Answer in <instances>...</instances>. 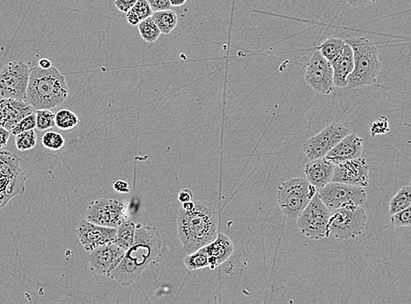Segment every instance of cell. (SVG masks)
<instances>
[{"mask_svg": "<svg viewBox=\"0 0 411 304\" xmlns=\"http://www.w3.org/2000/svg\"><path fill=\"white\" fill-rule=\"evenodd\" d=\"M76 232L84 249L91 251L103 244L114 243L117 228L98 226L82 219L77 225Z\"/></svg>", "mask_w": 411, "mask_h": 304, "instance_id": "cell-15", "label": "cell"}, {"mask_svg": "<svg viewBox=\"0 0 411 304\" xmlns=\"http://www.w3.org/2000/svg\"><path fill=\"white\" fill-rule=\"evenodd\" d=\"M184 265L189 271L199 270L206 268H209L208 256L202 248L188 254L184 258Z\"/></svg>", "mask_w": 411, "mask_h": 304, "instance_id": "cell-28", "label": "cell"}, {"mask_svg": "<svg viewBox=\"0 0 411 304\" xmlns=\"http://www.w3.org/2000/svg\"><path fill=\"white\" fill-rule=\"evenodd\" d=\"M389 131H391V127H389V120L386 117H381L375 121L370 127V134L373 138L375 136L387 134Z\"/></svg>", "mask_w": 411, "mask_h": 304, "instance_id": "cell-35", "label": "cell"}, {"mask_svg": "<svg viewBox=\"0 0 411 304\" xmlns=\"http://www.w3.org/2000/svg\"><path fill=\"white\" fill-rule=\"evenodd\" d=\"M304 79L312 90L323 95H330L336 88L331 62L326 60L318 50L311 55Z\"/></svg>", "mask_w": 411, "mask_h": 304, "instance_id": "cell-13", "label": "cell"}, {"mask_svg": "<svg viewBox=\"0 0 411 304\" xmlns=\"http://www.w3.org/2000/svg\"><path fill=\"white\" fill-rule=\"evenodd\" d=\"M80 123L79 116L72 111L62 109L55 113V127L61 130L69 131L77 127Z\"/></svg>", "mask_w": 411, "mask_h": 304, "instance_id": "cell-26", "label": "cell"}, {"mask_svg": "<svg viewBox=\"0 0 411 304\" xmlns=\"http://www.w3.org/2000/svg\"><path fill=\"white\" fill-rule=\"evenodd\" d=\"M336 164L325 157L311 160L305 166L304 174L306 180L316 188L318 191L331 183Z\"/></svg>", "mask_w": 411, "mask_h": 304, "instance_id": "cell-20", "label": "cell"}, {"mask_svg": "<svg viewBox=\"0 0 411 304\" xmlns=\"http://www.w3.org/2000/svg\"><path fill=\"white\" fill-rule=\"evenodd\" d=\"M69 89L65 76L55 67L30 69L26 100L35 110L54 109L68 99Z\"/></svg>", "mask_w": 411, "mask_h": 304, "instance_id": "cell-3", "label": "cell"}, {"mask_svg": "<svg viewBox=\"0 0 411 304\" xmlns=\"http://www.w3.org/2000/svg\"><path fill=\"white\" fill-rule=\"evenodd\" d=\"M126 20L131 26H138L140 20L135 15V12L133 11L132 9H130L128 13H126Z\"/></svg>", "mask_w": 411, "mask_h": 304, "instance_id": "cell-41", "label": "cell"}, {"mask_svg": "<svg viewBox=\"0 0 411 304\" xmlns=\"http://www.w3.org/2000/svg\"><path fill=\"white\" fill-rule=\"evenodd\" d=\"M368 216L361 206H346L332 209L328 234L339 240L356 239L366 228Z\"/></svg>", "mask_w": 411, "mask_h": 304, "instance_id": "cell-7", "label": "cell"}, {"mask_svg": "<svg viewBox=\"0 0 411 304\" xmlns=\"http://www.w3.org/2000/svg\"><path fill=\"white\" fill-rule=\"evenodd\" d=\"M318 193L323 202L332 211L346 206H363L368 199L364 188L336 181L326 184Z\"/></svg>", "mask_w": 411, "mask_h": 304, "instance_id": "cell-10", "label": "cell"}, {"mask_svg": "<svg viewBox=\"0 0 411 304\" xmlns=\"http://www.w3.org/2000/svg\"><path fill=\"white\" fill-rule=\"evenodd\" d=\"M193 198V194L191 190L189 188H182L178 193V200L182 202L191 201Z\"/></svg>", "mask_w": 411, "mask_h": 304, "instance_id": "cell-40", "label": "cell"}, {"mask_svg": "<svg viewBox=\"0 0 411 304\" xmlns=\"http://www.w3.org/2000/svg\"><path fill=\"white\" fill-rule=\"evenodd\" d=\"M195 202L191 201L182 202V208L184 209V211H191L193 208H194Z\"/></svg>", "mask_w": 411, "mask_h": 304, "instance_id": "cell-44", "label": "cell"}, {"mask_svg": "<svg viewBox=\"0 0 411 304\" xmlns=\"http://www.w3.org/2000/svg\"><path fill=\"white\" fill-rule=\"evenodd\" d=\"M35 127H36V117H35L34 111V113L27 115V117H25L20 122H18V123L11 129L10 132L11 134L15 136L21 134V132L34 130Z\"/></svg>", "mask_w": 411, "mask_h": 304, "instance_id": "cell-32", "label": "cell"}, {"mask_svg": "<svg viewBox=\"0 0 411 304\" xmlns=\"http://www.w3.org/2000/svg\"><path fill=\"white\" fill-rule=\"evenodd\" d=\"M391 223L398 227H410L411 225V207L391 215Z\"/></svg>", "mask_w": 411, "mask_h": 304, "instance_id": "cell-33", "label": "cell"}, {"mask_svg": "<svg viewBox=\"0 0 411 304\" xmlns=\"http://www.w3.org/2000/svg\"><path fill=\"white\" fill-rule=\"evenodd\" d=\"M38 66L41 69H48L52 67V62L47 58H42L39 61Z\"/></svg>", "mask_w": 411, "mask_h": 304, "instance_id": "cell-43", "label": "cell"}, {"mask_svg": "<svg viewBox=\"0 0 411 304\" xmlns=\"http://www.w3.org/2000/svg\"><path fill=\"white\" fill-rule=\"evenodd\" d=\"M132 10L135 12L137 17H138L140 22L152 16L154 13L147 0H138L136 4L133 6Z\"/></svg>", "mask_w": 411, "mask_h": 304, "instance_id": "cell-34", "label": "cell"}, {"mask_svg": "<svg viewBox=\"0 0 411 304\" xmlns=\"http://www.w3.org/2000/svg\"><path fill=\"white\" fill-rule=\"evenodd\" d=\"M152 18L156 22L161 34H170L177 27L178 16L173 10L168 9L163 11L154 12Z\"/></svg>", "mask_w": 411, "mask_h": 304, "instance_id": "cell-22", "label": "cell"}, {"mask_svg": "<svg viewBox=\"0 0 411 304\" xmlns=\"http://www.w3.org/2000/svg\"><path fill=\"white\" fill-rule=\"evenodd\" d=\"M346 46V41L342 38L330 37L323 41L318 50L329 62H332L342 54Z\"/></svg>", "mask_w": 411, "mask_h": 304, "instance_id": "cell-24", "label": "cell"}, {"mask_svg": "<svg viewBox=\"0 0 411 304\" xmlns=\"http://www.w3.org/2000/svg\"><path fill=\"white\" fill-rule=\"evenodd\" d=\"M411 206V187L407 185L398 192L389 202V215L403 211Z\"/></svg>", "mask_w": 411, "mask_h": 304, "instance_id": "cell-25", "label": "cell"}, {"mask_svg": "<svg viewBox=\"0 0 411 304\" xmlns=\"http://www.w3.org/2000/svg\"><path fill=\"white\" fill-rule=\"evenodd\" d=\"M41 143L48 150L60 151V150L65 148V139L59 132L50 131L46 132L42 136Z\"/></svg>", "mask_w": 411, "mask_h": 304, "instance_id": "cell-30", "label": "cell"}, {"mask_svg": "<svg viewBox=\"0 0 411 304\" xmlns=\"http://www.w3.org/2000/svg\"><path fill=\"white\" fill-rule=\"evenodd\" d=\"M126 253L117 244L109 243L95 248L90 251L88 261L91 270L98 275H110L114 269L117 267Z\"/></svg>", "mask_w": 411, "mask_h": 304, "instance_id": "cell-16", "label": "cell"}, {"mask_svg": "<svg viewBox=\"0 0 411 304\" xmlns=\"http://www.w3.org/2000/svg\"><path fill=\"white\" fill-rule=\"evenodd\" d=\"M163 247L161 233L156 226L136 223L135 240L126 251L109 277L128 286L139 281L147 268L159 256Z\"/></svg>", "mask_w": 411, "mask_h": 304, "instance_id": "cell-1", "label": "cell"}, {"mask_svg": "<svg viewBox=\"0 0 411 304\" xmlns=\"http://www.w3.org/2000/svg\"><path fill=\"white\" fill-rule=\"evenodd\" d=\"M332 181L365 188L370 184V166L367 160L359 158L336 163Z\"/></svg>", "mask_w": 411, "mask_h": 304, "instance_id": "cell-14", "label": "cell"}, {"mask_svg": "<svg viewBox=\"0 0 411 304\" xmlns=\"http://www.w3.org/2000/svg\"><path fill=\"white\" fill-rule=\"evenodd\" d=\"M346 43L352 48L354 62L346 88L361 89L375 85L382 69L377 46L365 37L350 38Z\"/></svg>", "mask_w": 411, "mask_h": 304, "instance_id": "cell-4", "label": "cell"}, {"mask_svg": "<svg viewBox=\"0 0 411 304\" xmlns=\"http://www.w3.org/2000/svg\"><path fill=\"white\" fill-rule=\"evenodd\" d=\"M187 0H170L171 6H184Z\"/></svg>", "mask_w": 411, "mask_h": 304, "instance_id": "cell-45", "label": "cell"}, {"mask_svg": "<svg viewBox=\"0 0 411 304\" xmlns=\"http://www.w3.org/2000/svg\"><path fill=\"white\" fill-rule=\"evenodd\" d=\"M114 188L119 193H129V184L125 181L119 180L114 184Z\"/></svg>", "mask_w": 411, "mask_h": 304, "instance_id": "cell-39", "label": "cell"}, {"mask_svg": "<svg viewBox=\"0 0 411 304\" xmlns=\"http://www.w3.org/2000/svg\"><path fill=\"white\" fill-rule=\"evenodd\" d=\"M346 3H349L353 8H361L368 4H371L375 1V0H346Z\"/></svg>", "mask_w": 411, "mask_h": 304, "instance_id": "cell-42", "label": "cell"}, {"mask_svg": "<svg viewBox=\"0 0 411 304\" xmlns=\"http://www.w3.org/2000/svg\"><path fill=\"white\" fill-rule=\"evenodd\" d=\"M138 29L140 37L147 43H156L161 34L152 16L142 20L138 25Z\"/></svg>", "mask_w": 411, "mask_h": 304, "instance_id": "cell-27", "label": "cell"}, {"mask_svg": "<svg viewBox=\"0 0 411 304\" xmlns=\"http://www.w3.org/2000/svg\"><path fill=\"white\" fill-rule=\"evenodd\" d=\"M138 0H115L114 5L119 12L128 13L133 8Z\"/></svg>", "mask_w": 411, "mask_h": 304, "instance_id": "cell-37", "label": "cell"}, {"mask_svg": "<svg viewBox=\"0 0 411 304\" xmlns=\"http://www.w3.org/2000/svg\"><path fill=\"white\" fill-rule=\"evenodd\" d=\"M37 144V135L34 130L21 132L15 135V145L21 152L29 151Z\"/></svg>", "mask_w": 411, "mask_h": 304, "instance_id": "cell-29", "label": "cell"}, {"mask_svg": "<svg viewBox=\"0 0 411 304\" xmlns=\"http://www.w3.org/2000/svg\"><path fill=\"white\" fill-rule=\"evenodd\" d=\"M220 213L213 202L198 201L191 211L179 209L177 226L182 249L193 253L216 239Z\"/></svg>", "mask_w": 411, "mask_h": 304, "instance_id": "cell-2", "label": "cell"}, {"mask_svg": "<svg viewBox=\"0 0 411 304\" xmlns=\"http://www.w3.org/2000/svg\"><path fill=\"white\" fill-rule=\"evenodd\" d=\"M86 219L96 225L117 228L128 219V209L115 199L102 198L90 202L86 212Z\"/></svg>", "mask_w": 411, "mask_h": 304, "instance_id": "cell-11", "label": "cell"}, {"mask_svg": "<svg viewBox=\"0 0 411 304\" xmlns=\"http://www.w3.org/2000/svg\"><path fill=\"white\" fill-rule=\"evenodd\" d=\"M11 132L0 125V149L5 148L8 144Z\"/></svg>", "mask_w": 411, "mask_h": 304, "instance_id": "cell-38", "label": "cell"}, {"mask_svg": "<svg viewBox=\"0 0 411 304\" xmlns=\"http://www.w3.org/2000/svg\"><path fill=\"white\" fill-rule=\"evenodd\" d=\"M332 212V209L323 202L317 192L297 219L298 229L304 236L311 240L325 239L329 237L328 223Z\"/></svg>", "mask_w": 411, "mask_h": 304, "instance_id": "cell-8", "label": "cell"}, {"mask_svg": "<svg viewBox=\"0 0 411 304\" xmlns=\"http://www.w3.org/2000/svg\"><path fill=\"white\" fill-rule=\"evenodd\" d=\"M363 139L359 134H349L343 138L328 155L325 159L336 163L359 158L363 155Z\"/></svg>", "mask_w": 411, "mask_h": 304, "instance_id": "cell-18", "label": "cell"}, {"mask_svg": "<svg viewBox=\"0 0 411 304\" xmlns=\"http://www.w3.org/2000/svg\"><path fill=\"white\" fill-rule=\"evenodd\" d=\"M317 192L314 185L304 178H290L277 190L281 211L287 218L297 219Z\"/></svg>", "mask_w": 411, "mask_h": 304, "instance_id": "cell-5", "label": "cell"}, {"mask_svg": "<svg viewBox=\"0 0 411 304\" xmlns=\"http://www.w3.org/2000/svg\"><path fill=\"white\" fill-rule=\"evenodd\" d=\"M333 71V82L335 87L346 88L347 78L352 73L354 66L352 48L346 43L342 54L331 62Z\"/></svg>", "mask_w": 411, "mask_h": 304, "instance_id": "cell-21", "label": "cell"}, {"mask_svg": "<svg viewBox=\"0 0 411 304\" xmlns=\"http://www.w3.org/2000/svg\"><path fill=\"white\" fill-rule=\"evenodd\" d=\"M34 111V108L26 100L0 99V125L11 131L18 122Z\"/></svg>", "mask_w": 411, "mask_h": 304, "instance_id": "cell-17", "label": "cell"}, {"mask_svg": "<svg viewBox=\"0 0 411 304\" xmlns=\"http://www.w3.org/2000/svg\"><path fill=\"white\" fill-rule=\"evenodd\" d=\"M347 134H349V128L339 122H333L304 142V153L310 160L322 158Z\"/></svg>", "mask_w": 411, "mask_h": 304, "instance_id": "cell-12", "label": "cell"}, {"mask_svg": "<svg viewBox=\"0 0 411 304\" xmlns=\"http://www.w3.org/2000/svg\"><path fill=\"white\" fill-rule=\"evenodd\" d=\"M29 76L30 69L25 62H8L0 69V97L26 100Z\"/></svg>", "mask_w": 411, "mask_h": 304, "instance_id": "cell-9", "label": "cell"}, {"mask_svg": "<svg viewBox=\"0 0 411 304\" xmlns=\"http://www.w3.org/2000/svg\"><path fill=\"white\" fill-rule=\"evenodd\" d=\"M136 223L132 220L126 219L117 227L115 244L121 247L123 250L128 251L132 246L135 236Z\"/></svg>", "mask_w": 411, "mask_h": 304, "instance_id": "cell-23", "label": "cell"}, {"mask_svg": "<svg viewBox=\"0 0 411 304\" xmlns=\"http://www.w3.org/2000/svg\"><path fill=\"white\" fill-rule=\"evenodd\" d=\"M153 12L163 11L171 8L170 0H147Z\"/></svg>", "mask_w": 411, "mask_h": 304, "instance_id": "cell-36", "label": "cell"}, {"mask_svg": "<svg viewBox=\"0 0 411 304\" xmlns=\"http://www.w3.org/2000/svg\"><path fill=\"white\" fill-rule=\"evenodd\" d=\"M203 249L208 256L209 268L215 269L233 255L235 247L229 236L226 233H219L216 239L203 247Z\"/></svg>", "mask_w": 411, "mask_h": 304, "instance_id": "cell-19", "label": "cell"}, {"mask_svg": "<svg viewBox=\"0 0 411 304\" xmlns=\"http://www.w3.org/2000/svg\"><path fill=\"white\" fill-rule=\"evenodd\" d=\"M26 174L20 157L9 150L0 149V209L26 191Z\"/></svg>", "mask_w": 411, "mask_h": 304, "instance_id": "cell-6", "label": "cell"}, {"mask_svg": "<svg viewBox=\"0 0 411 304\" xmlns=\"http://www.w3.org/2000/svg\"><path fill=\"white\" fill-rule=\"evenodd\" d=\"M35 117H36V127L35 128L39 131H46L55 127V113L51 110H36Z\"/></svg>", "mask_w": 411, "mask_h": 304, "instance_id": "cell-31", "label": "cell"}]
</instances>
